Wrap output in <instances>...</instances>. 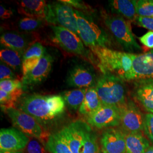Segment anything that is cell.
<instances>
[{"instance_id": "d6986e66", "label": "cell", "mask_w": 153, "mask_h": 153, "mask_svg": "<svg viewBox=\"0 0 153 153\" xmlns=\"http://www.w3.org/2000/svg\"><path fill=\"white\" fill-rule=\"evenodd\" d=\"M45 53L46 49L40 43H33L28 47L22 59L23 76L33 70L38 64Z\"/></svg>"}, {"instance_id": "f546056e", "label": "cell", "mask_w": 153, "mask_h": 153, "mask_svg": "<svg viewBox=\"0 0 153 153\" xmlns=\"http://www.w3.org/2000/svg\"><path fill=\"white\" fill-rule=\"evenodd\" d=\"M23 84L20 79L4 80L0 82V90L7 93H11L17 89L22 88Z\"/></svg>"}, {"instance_id": "9a60e30c", "label": "cell", "mask_w": 153, "mask_h": 153, "mask_svg": "<svg viewBox=\"0 0 153 153\" xmlns=\"http://www.w3.org/2000/svg\"><path fill=\"white\" fill-rule=\"evenodd\" d=\"M100 144L103 153H126V136L115 128H109L103 133Z\"/></svg>"}, {"instance_id": "7c38bea8", "label": "cell", "mask_w": 153, "mask_h": 153, "mask_svg": "<svg viewBox=\"0 0 153 153\" xmlns=\"http://www.w3.org/2000/svg\"><path fill=\"white\" fill-rule=\"evenodd\" d=\"M29 141L27 136L18 129L2 128L0 131V150L21 151Z\"/></svg>"}, {"instance_id": "d6a6232c", "label": "cell", "mask_w": 153, "mask_h": 153, "mask_svg": "<svg viewBox=\"0 0 153 153\" xmlns=\"http://www.w3.org/2000/svg\"><path fill=\"white\" fill-rule=\"evenodd\" d=\"M0 79L1 81L4 80L18 79L9 66H6L4 64L1 62L0 65Z\"/></svg>"}, {"instance_id": "e575fe53", "label": "cell", "mask_w": 153, "mask_h": 153, "mask_svg": "<svg viewBox=\"0 0 153 153\" xmlns=\"http://www.w3.org/2000/svg\"><path fill=\"white\" fill-rule=\"evenodd\" d=\"M134 21L138 26L148 29L151 31H153V17H145L137 16Z\"/></svg>"}, {"instance_id": "484cf974", "label": "cell", "mask_w": 153, "mask_h": 153, "mask_svg": "<svg viewBox=\"0 0 153 153\" xmlns=\"http://www.w3.org/2000/svg\"><path fill=\"white\" fill-rule=\"evenodd\" d=\"M46 148L50 153H73L59 131L50 135Z\"/></svg>"}, {"instance_id": "ba28073f", "label": "cell", "mask_w": 153, "mask_h": 153, "mask_svg": "<svg viewBox=\"0 0 153 153\" xmlns=\"http://www.w3.org/2000/svg\"><path fill=\"white\" fill-rule=\"evenodd\" d=\"M45 21L53 26H59L79 35L74 9L60 1L48 4Z\"/></svg>"}, {"instance_id": "2e32d148", "label": "cell", "mask_w": 153, "mask_h": 153, "mask_svg": "<svg viewBox=\"0 0 153 153\" xmlns=\"http://www.w3.org/2000/svg\"><path fill=\"white\" fill-rule=\"evenodd\" d=\"M133 80L153 78V50L134 54L132 62Z\"/></svg>"}, {"instance_id": "d590c367", "label": "cell", "mask_w": 153, "mask_h": 153, "mask_svg": "<svg viewBox=\"0 0 153 153\" xmlns=\"http://www.w3.org/2000/svg\"><path fill=\"white\" fill-rule=\"evenodd\" d=\"M140 42L149 48L153 49V31H149L139 38Z\"/></svg>"}, {"instance_id": "8992f818", "label": "cell", "mask_w": 153, "mask_h": 153, "mask_svg": "<svg viewBox=\"0 0 153 153\" xmlns=\"http://www.w3.org/2000/svg\"><path fill=\"white\" fill-rule=\"evenodd\" d=\"M6 112L18 130L26 136L38 139L46 146L51 134L36 119L17 108L7 109Z\"/></svg>"}, {"instance_id": "f1b7e54d", "label": "cell", "mask_w": 153, "mask_h": 153, "mask_svg": "<svg viewBox=\"0 0 153 153\" xmlns=\"http://www.w3.org/2000/svg\"><path fill=\"white\" fill-rule=\"evenodd\" d=\"M44 21V20L41 19L25 17L19 21L18 27L22 31H31L40 27L43 25Z\"/></svg>"}, {"instance_id": "4dcf8cb0", "label": "cell", "mask_w": 153, "mask_h": 153, "mask_svg": "<svg viewBox=\"0 0 153 153\" xmlns=\"http://www.w3.org/2000/svg\"><path fill=\"white\" fill-rule=\"evenodd\" d=\"M26 148L27 153H47L44 144L36 138L30 140Z\"/></svg>"}, {"instance_id": "277c9868", "label": "cell", "mask_w": 153, "mask_h": 153, "mask_svg": "<svg viewBox=\"0 0 153 153\" xmlns=\"http://www.w3.org/2000/svg\"><path fill=\"white\" fill-rule=\"evenodd\" d=\"M76 17L79 37L84 44L90 48H109L111 41L104 30L93 18L82 11L74 10Z\"/></svg>"}, {"instance_id": "6da1fadb", "label": "cell", "mask_w": 153, "mask_h": 153, "mask_svg": "<svg viewBox=\"0 0 153 153\" xmlns=\"http://www.w3.org/2000/svg\"><path fill=\"white\" fill-rule=\"evenodd\" d=\"M16 106L17 109L31 115L42 125L61 117L65 112V102L59 95L33 94L22 97Z\"/></svg>"}, {"instance_id": "7402d4cb", "label": "cell", "mask_w": 153, "mask_h": 153, "mask_svg": "<svg viewBox=\"0 0 153 153\" xmlns=\"http://www.w3.org/2000/svg\"><path fill=\"white\" fill-rule=\"evenodd\" d=\"M102 105L99 98L95 86L88 88L85 97L81 107L78 109L81 115L88 116L91 115Z\"/></svg>"}, {"instance_id": "30bf717a", "label": "cell", "mask_w": 153, "mask_h": 153, "mask_svg": "<svg viewBox=\"0 0 153 153\" xmlns=\"http://www.w3.org/2000/svg\"><path fill=\"white\" fill-rule=\"evenodd\" d=\"M87 123L98 129L109 128L120 124V111L117 107L102 105L87 117Z\"/></svg>"}, {"instance_id": "836d02e7", "label": "cell", "mask_w": 153, "mask_h": 153, "mask_svg": "<svg viewBox=\"0 0 153 153\" xmlns=\"http://www.w3.org/2000/svg\"><path fill=\"white\" fill-rule=\"evenodd\" d=\"M144 129L147 136L153 141V114L152 113L145 115Z\"/></svg>"}, {"instance_id": "e0dca14e", "label": "cell", "mask_w": 153, "mask_h": 153, "mask_svg": "<svg viewBox=\"0 0 153 153\" xmlns=\"http://www.w3.org/2000/svg\"><path fill=\"white\" fill-rule=\"evenodd\" d=\"M134 94L145 109L153 114V78L136 80Z\"/></svg>"}, {"instance_id": "5b68a950", "label": "cell", "mask_w": 153, "mask_h": 153, "mask_svg": "<svg viewBox=\"0 0 153 153\" xmlns=\"http://www.w3.org/2000/svg\"><path fill=\"white\" fill-rule=\"evenodd\" d=\"M119 77L103 74L97 81L95 88L102 105L120 109L126 103L124 83Z\"/></svg>"}, {"instance_id": "74e56055", "label": "cell", "mask_w": 153, "mask_h": 153, "mask_svg": "<svg viewBox=\"0 0 153 153\" xmlns=\"http://www.w3.org/2000/svg\"><path fill=\"white\" fill-rule=\"evenodd\" d=\"M0 153H22V152L21 151H9V150H0Z\"/></svg>"}, {"instance_id": "4fadbf2b", "label": "cell", "mask_w": 153, "mask_h": 153, "mask_svg": "<svg viewBox=\"0 0 153 153\" xmlns=\"http://www.w3.org/2000/svg\"><path fill=\"white\" fill-rule=\"evenodd\" d=\"M67 84L71 87L88 88L95 86V75L90 68L83 65L74 66L66 78Z\"/></svg>"}, {"instance_id": "ac0fdd59", "label": "cell", "mask_w": 153, "mask_h": 153, "mask_svg": "<svg viewBox=\"0 0 153 153\" xmlns=\"http://www.w3.org/2000/svg\"><path fill=\"white\" fill-rule=\"evenodd\" d=\"M18 11L27 17L45 21L48 4L44 0H22L18 2Z\"/></svg>"}, {"instance_id": "cb8c5ba5", "label": "cell", "mask_w": 153, "mask_h": 153, "mask_svg": "<svg viewBox=\"0 0 153 153\" xmlns=\"http://www.w3.org/2000/svg\"><path fill=\"white\" fill-rule=\"evenodd\" d=\"M88 88H78L65 91L61 93L60 95L69 107L76 110L81 107Z\"/></svg>"}, {"instance_id": "d4e9b609", "label": "cell", "mask_w": 153, "mask_h": 153, "mask_svg": "<svg viewBox=\"0 0 153 153\" xmlns=\"http://www.w3.org/2000/svg\"><path fill=\"white\" fill-rule=\"evenodd\" d=\"M1 62L17 71L22 68L23 55L19 52L8 48H1L0 51Z\"/></svg>"}, {"instance_id": "f35d334b", "label": "cell", "mask_w": 153, "mask_h": 153, "mask_svg": "<svg viewBox=\"0 0 153 153\" xmlns=\"http://www.w3.org/2000/svg\"><path fill=\"white\" fill-rule=\"evenodd\" d=\"M143 153H153V145L150 146Z\"/></svg>"}, {"instance_id": "8d00e7d4", "label": "cell", "mask_w": 153, "mask_h": 153, "mask_svg": "<svg viewBox=\"0 0 153 153\" xmlns=\"http://www.w3.org/2000/svg\"><path fill=\"white\" fill-rule=\"evenodd\" d=\"M13 15V11L10 9H6L4 6H0V17L2 19L10 18Z\"/></svg>"}, {"instance_id": "9c48e42d", "label": "cell", "mask_w": 153, "mask_h": 153, "mask_svg": "<svg viewBox=\"0 0 153 153\" xmlns=\"http://www.w3.org/2000/svg\"><path fill=\"white\" fill-rule=\"evenodd\" d=\"M53 33V40L66 51L75 55L88 56V51L78 35L65 28L51 26Z\"/></svg>"}, {"instance_id": "7a4b0ae2", "label": "cell", "mask_w": 153, "mask_h": 153, "mask_svg": "<svg viewBox=\"0 0 153 153\" xmlns=\"http://www.w3.org/2000/svg\"><path fill=\"white\" fill-rule=\"evenodd\" d=\"M98 59V66L103 74H111L123 81L133 80L132 62L134 53H126L109 48H90Z\"/></svg>"}, {"instance_id": "5bb4252c", "label": "cell", "mask_w": 153, "mask_h": 153, "mask_svg": "<svg viewBox=\"0 0 153 153\" xmlns=\"http://www.w3.org/2000/svg\"><path fill=\"white\" fill-rule=\"evenodd\" d=\"M53 62L52 56L46 52L38 64L27 74L22 76L21 81L23 86H33L43 82L48 76Z\"/></svg>"}, {"instance_id": "83f0119b", "label": "cell", "mask_w": 153, "mask_h": 153, "mask_svg": "<svg viewBox=\"0 0 153 153\" xmlns=\"http://www.w3.org/2000/svg\"><path fill=\"white\" fill-rule=\"evenodd\" d=\"M135 7L137 16L153 17V1H135Z\"/></svg>"}, {"instance_id": "603a6c76", "label": "cell", "mask_w": 153, "mask_h": 153, "mask_svg": "<svg viewBox=\"0 0 153 153\" xmlns=\"http://www.w3.org/2000/svg\"><path fill=\"white\" fill-rule=\"evenodd\" d=\"M126 153H143L149 148V142L140 133L126 136Z\"/></svg>"}, {"instance_id": "4316f807", "label": "cell", "mask_w": 153, "mask_h": 153, "mask_svg": "<svg viewBox=\"0 0 153 153\" xmlns=\"http://www.w3.org/2000/svg\"><path fill=\"white\" fill-rule=\"evenodd\" d=\"M22 88L17 89L11 93L0 90V104L2 109L6 111L10 108H16V104L22 98Z\"/></svg>"}, {"instance_id": "1f68e13d", "label": "cell", "mask_w": 153, "mask_h": 153, "mask_svg": "<svg viewBox=\"0 0 153 153\" xmlns=\"http://www.w3.org/2000/svg\"><path fill=\"white\" fill-rule=\"evenodd\" d=\"M61 2L66 4L68 5L71 6V7H74L76 9V10L78 11H88L91 9L90 6L87 5L86 3L82 1L79 0H61Z\"/></svg>"}, {"instance_id": "8fae6325", "label": "cell", "mask_w": 153, "mask_h": 153, "mask_svg": "<svg viewBox=\"0 0 153 153\" xmlns=\"http://www.w3.org/2000/svg\"><path fill=\"white\" fill-rule=\"evenodd\" d=\"M120 111V124L129 133H139L144 128L145 117L133 102H126Z\"/></svg>"}, {"instance_id": "ffe728a7", "label": "cell", "mask_w": 153, "mask_h": 153, "mask_svg": "<svg viewBox=\"0 0 153 153\" xmlns=\"http://www.w3.org/2000/svg\"><path fill=\"white\" fill-rule=\"evenodd\" d=\"M1 44L6 48L11 49L24 55L28 48L27 41L22 35L13 32L3 33L0 38Z\"/></svg>"}, {"instance_id": "44dd1931", "label": "cell", "mask_w": 153, "mask_h": 153, "mask_svg": "<svg viewBox=\"0 0 153 153\" xmlns=\"http://www.w3.org/2000/svg\"><path fill=\"white\" fill-rule=\"evenodd\" d=\"M109 7L115 15L134 21L136 16L135 1L114 0L109 1Z\"/></svg>"}, {"instance_id": "52a82bcc", "label": "cell", "mask_w": 153, "mask_h": 153, "mask_svg": "<svg viewBox=\"0 0 153 153\" xmlns=\"http://www.w3.org/2000/svg\"><path fill=\"white\" fill-rule=\"evenodd\" d=\"M104 22L116 40L128 52L141 51L131 32V25L124 18L117 15H104Z\"/></svg>"}, {"instance_id": "3957f363", "label": "cell", "mask_w": 153, "mask_h": 153, "mask_svg": "<svg viewBox=\"0 0 153 153\" xmlns=\"http://www.w3.org/2000/svg\"><path fill=\"white\" fill-rule=\"evenodd\" d=\"M73 153H98L97 138L87 122L73 121L59 131Z\"/></svg>"}]
</instances>
